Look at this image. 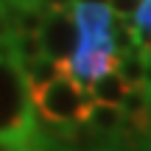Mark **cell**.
Masks as SVG:
<instances>
[{
  "mask_svg": "<svg viewBox=\"0 0 151 151\" xmlns=\"http://www.w3.org/2000/svg\"><path fill=\"white\" fill-rule=\"evenodd\" d=\"M34 123H37V106H34V95L25 81L22 65L0 53V134H28Z\"/></svg>",
  "mask_w": 151,
  "mask_h": 151,
  "instance_id": "cell-1",
  "label": "cell"
},
{
  "mask_svg": "<svg viewBox=\"0 0 151 151\" xmlns=\"http://www.w3.org/2000/svg\"><path fill=\"white\" fill-rule=\"evenodd\" d=\"M34 95V106L45 120L56 126H73V123H84L90 118L92 109V95L90 90L81 87V81L73 76V70L67 67L65 73H59L53 81H48L45 87L31 92Z\"/></svg>",
  "mask_w": 151,
  "mask_h": 151,
  "instance_id": "cell-2",
  "label": "cell"
},
{
  "mask_svg": "<svg viewBox=\"0 0 151 151\" xmlns=\"http://www.w3.org/2000/svg\"><path fill=\"white\" fill-rule=\"evenodd\" d=\"M39 37H42V48L45 56L62 62V65H70L73 53L78 50V22L73 14H67V9H50L45 17L42 28H39Z\"/></svg>",
  "mask_w": 151,
  "mask_h": 151,
  "instance_id": "cell-3",
  "label": "cell"
},
{
  "mask_svg": "<svg viewBox=\"0 0 151 151\" xmlns=\"http://www.w3.org/2000/svg\"><path fill=\"white\" fill-rule=\"evenodd\" d=\"M90 95L92 101L98 104H115V106H120L126 98V92H129V84H126V78L120 76L118 70H109L106 76H101V78H95L90 87Z\"/></svg>",
  "mask_w": 151,
  "mask_h": 151,
  "instance_id": "cell-4",
  "label": "cell"
},
{
  "mask_svg": "<svg viewBox=\"0 0 151 151\" xmlns=\"http://www.w3.org/2000/svg\"><path fill=\"white\" fill-rule=\"evenodd\" d=\"M123 109L120 106H115V104H92V109H90V123L95 126L98 132H106V134H118L120 132V126H123Z\"/></svg>",
  "mask_w": 151,
  "mask_h": 151,
  "instance_id": "cell-5",
  "label": "cell"
},
{
  "mask_svg": "<svg viewBox=\"0 0 151 151\" xmlns=\"http://www.w3.org/2000/svg\"><path fill=\"white\" fill-rule=\"evenodd\" d=\"M140 3L143 0H109V9L118 17H134L137 9H140Z\"/></svg>",
  "mask_w": 151,
  "mask_h": 151,
  "instance_id": "cell-6",
  "label": "cell"
},
{
  "mask_svg": "<svg viewBox=\"0 0 151 151\" xmlns=\"http://www.w3.org/2000/svg\"><path fill=\"white\" fill-rule=\"evenodd\" d=\"M134 22L140 25V31L146 34V37H151V0H143L140 9H137L134 14Z\"/></svg>",
  "mask_w": 151,
  "mask_h": 151,
  "instance_id": "cell-7",
  "label": "cell"
},
{
  "mask_svg": "<svg viewBox=\"0 0 151 151\" xmlns=\"http://www.w3.org/2000/svg\"><path fill=\"white\" fill-rule=\"evenodd\" d=\"M48 9H73V3L76 0H42Z\"/></svg>",
  "mask_w": 151,
  "mask_h": 151,
  "instance_id": "cell-8",
  "label": "cell"
},
{
  "mask_svg": "<svg viewBox=\"0 0 151 151\" xmlns=\"http://www.w3.org/2000/svg\"><path fill=\"white\" fill-rule=\"evenodd\" d=\"M9 31V25H6V0H0V37Z\"/></svg>",
  "mask_w": 151,
  "mask_h": 151,
  "instance_id": "cell-9",
  "label": "cell"
},
{
  "mask_svg": "<svg viewBox=\"0 0 151 151\" xmlns=\"http://www.w3.org/2000/svg\"><path fill=\"white\" fill-rule=\"evenodd\" d=\"M81 3H109V0H81Z\"/></svg>",
  "mask_w": 151,
  "mask_h": 151,
  "instance_id": "cell-10",
  "label": "cell"
},
{
  "mask_svg": "<svg viewBox=\"0 0 151 151\" xmlns=\"http://www.w3.org/2000/svg\"><path fill=\"white\" fill-rule=\"evenodd\" d=\"M148 59H151V39H148Z\"/></svg>",
  "mask_w": 151,
  "mask_h": 151,
  "instance_id": "cell-11",
  "label": "cell"
}]
</instances>
